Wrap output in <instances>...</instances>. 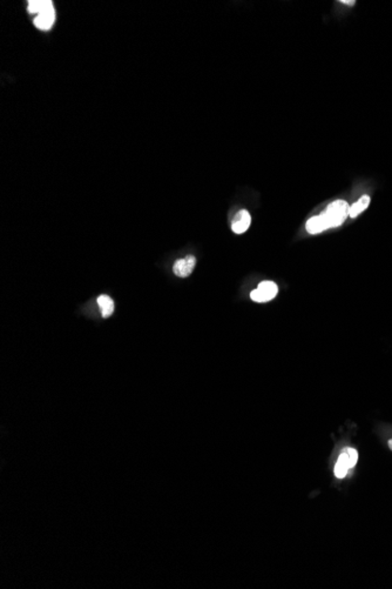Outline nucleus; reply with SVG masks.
I'll return each mask as SVG.
<instances>
[{
  "label": "nucleus",
  "mask_w": 392,
  "mask_h": 589,
  "mask_svg": "<svg viewBox=\"0 0 392 589\" xmlns=\"http://www.w3.org/2000/svg\"><path fill=\"white\" fill-rule=\"evenodd\" d=\"M250 224L251 216L249 214V212L246 211V209H241V211H239V213L234 216L232 223V230L234 233L242 234L249 228Z\"/></svg>",
  "instance_id": "4"
},
{
  "label": "nucleus",
  "mask_w": 392,
  "mask_h": 589,
  "mask_svg": "<svg viewBox=\"0 0 392 589\" xmlns=\"http://www.w3.org/2000/svg\"><path fill=\"white\" fill-rule=\"evenodd\" d=\"M305 228H307L308 233H310V234H317V233H321V232L325 231V230H329V227H328V224H326V220H325V218L323 216V214L310 218V219L307 221Z\"/></svg>",
  "instance_id": "6"
},
{
  "label": "nucleus",
  "mask_w": 392,
  "mask_h": 589,
  "mask_svg": "<svg viewBox=\"0 0 392 589\" xmlns=\"http://www.w3.org/2000/svg\"><path fill=\"white\" fill-rule=\"evenodd\" d=\"M51 6H53V3L51 0H31V2H28V12L31 14L37 13L38 16V14L50 9Z\"/></svg>",
  "instance_id": "9"
},
{
  "label": "nucleus",
  "mask_w": 392,
  "mask_h": 589,
  "mask_svg": "<svg viewBox=\"0 0 392 589\" xmlns=\"http://www.w3.org/2000/svg\"><path fill=\"white\" fill-rule=\"evenodd\" d=\"M370 205V197L369 196H363L360 200L357 202H355L352 206H350V211H349V216L351 218H356L357 215H360L362 212L365 211V209L368 208V206Z\"/></svg>",
  "instance_id": "10"
},
{
  "label": "nucleus",
  "mask_w": 392,
  "mask_h": 589,
  "mask_svg": "<svg viewBox=\"0 0 392 589\" xmlns=\"http://www.w3.org/2000/svg\"><path fill=\"white\" fill-rule=\"evenodd\" d=\"M349 468V456H348V453L346 451L342 452L341 455H339L338 460H337V463H336V467H335V475H336V478L338 479H343L345 478L346 473H348Z\"/></svg>",
  "instance_id": "8"
},
{
  "label": "nucleus",
  "mask_w": 392,
  "mask_h": 589,
  "mask_svg": "<svg viewBox=\"0 0 392 589\" xmlns=\"http://www.w3.org/2000/svg\"><path fill=\"white\" fill-rule=\"evenodd\" d=\"M389 447H390V449L392 451V439L389 441Z\"/></svg>",
  "instance_id": "13"
},
{
  "label": "nucleus",
  "mask_w": 392,
  "mask_h": 589,
  "mask_svg": "<svg viewBox=\"0 0 392 589\" xmlns=\"http://www.w3.org/2000/svg\"><path fill=\"white\" fill-rule=\"evenodd\" d=\"M278 293V286L274 281H262L258 287L250 293V298L255 302H268Z\"/></svg>",
  "instance_id": "2"
},
{
  "label": "nucleus",
  "mask_w": 392,
  "mask_h": 589,
  "mask_svg": "<svg viewBox=\"0 0 392 589\" xmlns=\"http://www.w3.org/2000/svg\"><path fill=\"white\" fill-rule=\"evenodd\" d=\"M97 305L100 307L101 315H103V318L105 319L111 317L113 312H114V301H113L111 296L100 295L99 298H97Z\"/></svg>",
  "instance_id": "7"
},
{
  "label": "nucleus",
  "mask_w": 392,
  "mask_h": 589,
  "mask_svg": "<svg viewBox=\"0 0 392 589\" xmlns=\"http://www.w3.org/2000/svg\"><path fill=\"white\" fill-rule=\"evenodd\" d=\"M54 21H55L54 6H51L50 9L44 11L43 13L38 14L36 19L33 20V24H35L37 28L43 29V31H47V29H50L52 26H53Z\"/></svg>",
  "instance_id": "5"
},
{
  "label": "nucleus",
  "mask_w": 392,
  "mask_h": 589,
  "mask_svg": "<svg viewBox=\"0 0 392 589\" xmlns=\"http://www.w3.org/2000/svg\"><path fill=\"white\" fill-rule=\"evenodd\" d=\"M350 206L344 200H336L328 206L322 214L325 218L328 227H338L344 223L349 216Z\"/></svg>",
  "instance_id": "1"
},
{
  "label": "nucleus",
  "mask_w": 392,
  "mask_h": 589,
  "mask_svg": "<svg viewBox=\"0 0 392 589\" xmlns=\"http://www.w3.org/2000/svg\"><path fill=\"white\" fill-rule=\"evenodd\" d=\"M196 266V258L194 256H187L182 259H179L174 262L173 272L179 277H187L193 273Z\"/></svg>",
  "instance_id": "3"
},
{
  "label": "nucleus",
  "mask_w": 392,
  "mask_h": 589,
  "mask_svg": "<svg viewBox=\"0 0 392 589\" xmlns=\"http://www.w3.org/2000/svg\"><path fill=\"white\" fill-rule=\"evenodd\" d=\"M341 3L344 4V5H355L356 4V2H353V0H351V2H344V0H342Z\"/></svg>",
  "instance_id": "12"
},
{
  "label": "nucleus",
  "mask_w": 392,
  "mask_h": 589,
  "mask_svg": "<svg viewBox=\"0 0 392 589\" xmlns=\"http://www.w3.org/2000/svg\"><path fill=\"white\" fill-rule=\"evenodd\" d=\"M346 453H348V456H349V468H352L357 463L358 453H357L356 449H353V448H348L346 449Z\"/></svg>",
  "instance_id": "11"
}]
</instances>
